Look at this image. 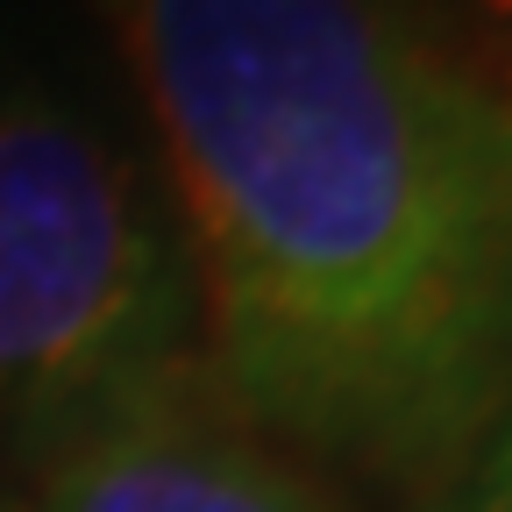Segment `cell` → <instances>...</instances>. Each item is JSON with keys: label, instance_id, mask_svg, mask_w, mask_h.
Instances as JSON below:
<instances>
[{"label": "cell", "instance_id": "cell-1", "mask_svg": "<svg viewBox=\"0 0 512 512\" xmlns=\"http://www.w3.org/2000/svg\"><path fill=\"white\" fill-rule=\"evenodd\" d=\"M200 285L207 392L441 505L512 434V93L413 0H100Z\"/></svg>", "mask_w": 512, "mask_h": 512}, {"label": "cell", "instance_id": "cell-2", "mask_svg": "<svg viewBox=\"0 0 512 512\" xmlns=\"http://www.w3.org/2000/svg\"><path fill=\"white\" fill-rule=\"evenodd\" d=\"M178 399L214 392L171 200L93 114L0 79V448L36 470Z\"/></svg>", "mask_w": 512, "mask_h": 512}, {"label": "cell", "instance_id": "cell-3", "mask_svg": "<svg viewBox=\"0 0 512 512\" xmlns=\"http://www.w3.org/2000/svg\"><path fill=\"white\" fill-rule=\"evenodd\" d=\"M0 512H342V498L214 399H178L36 463Z\"/></svg>", "mask_w": 512, "mask_h": 512}, {"label": "cell", "instance_id": "cell-4", "mask_svg": "<svg viewBox=\"0 0 512 512\" xmlns=\"http://www.w3.org/2000/svg\"><path fill=\"white\" fill-rule=\"evenodd\" d=\"M420 15L477 79L512 93V0H427Z\"/></svg>", "mask_w": 512, "mask_h": 512}, {"label": "cell", "instance_id": "cell-5", "mask_svg": "<svg viewBox=\"0 0 512 512\" xmlns=\"http://www.w3.org/2000/svg\"><path fill=\"white\" fill-rule=\"evenodd\" d=\"M427 512H512V434H505L441 505H427Z\"/></svg>", "mask_w": 512, "mask_h": 512}]
</instances>
